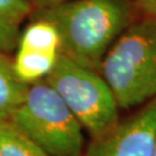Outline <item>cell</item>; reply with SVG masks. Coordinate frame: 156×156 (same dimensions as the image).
Wrapping results in <instances>:
<instances>
[{"label":"cell","mask_w":156,"mask_h":156,"mask_svg":"<svg viewBox=\"0 0 156 156\" xmlns=\"http://www.w3.org/2000/svg\"><path fill=\"white\" fill-rule=\"evenodd\" d=\"M0 156H50L9 120H0Z\"/></svg>","instance_id":"ba28073f"},{"label":"cell","mask_w":156,"mask_h":156,"mask_svg":"<svg viewBox=\"0 0 156 156\" xmlns=\"http://www.w3.org/2000/svg\"><path fill=\"white\" fill-rule=\"evenodd\" d=\"M153 156H156V138H155V142H154V149H153Z\"/></svg>","instance_id":"4fadbf2b"},{"label":"cell","mask_w":156,"mask_h":156,"mask_svg":"<svg viewBox=\"0 0 156 156\" xmlns=\"http://www.w3.org/2000/svg\"><path fill=\"white\" fill-rule=\"evenodd\" d=\"M28 86L21 82L8 55L0 52V120H8L24 98Z\"/></svg>","instance_id":"52a82bcc"},{"label":"cell","mask_w":156,"mask_h":156,"mask_svg":"<svg viewBox=\"0 0 156 156\" xmlns=\"http://www.w3.org/2000/svg\"><path fill=\"white\" fill-rule=\"evenodd\" d=\"M29 1L33 6L34 11H36V9H44V8L60 5V4L71 1V0H29Z\"/></svg>","instance_id":"7c38bea8"},{"label":"cell","mask_w":156,"mask_h":156,"mask_svg":"<svg viewBox=\"0 0 156 156\" xmlns=\"http://www.w3.org/2000/svg\"><path fill=\"white\" fill-rule=\"evenodd\" d=\"M45 81L60 95L91 139L105 133L119 122L117 101L98 71L60 53Z\"/></svg>","instance_id":"277c9868"},{"label":"cell","mask_w":156,"mask_h":156,"mask_svg":"<svg viewBox=\"0 0 156 156\" xmlns=\"http://www.w3.org/2000/svg\"><path fill=\"white\" fill-rule=\"evenodd\" d=\"M134 2L145 15L156 17V0H134Z\"/></svg>","instance_id":"8fae6325"},{"label":"cell","mask_w":156,"mask_h":156,"mask_svg":"<svg viewBox=\"0 0 156 156\" xmlns=\"http://www.w3.org/2000/svg\"><path fill=\"white\" fill-rule=\"evenodd\" d=\"M33 12L34 8L29 0H0V14L19 26Z\"/></svg>","instance_id":"30bf717a"},{"label":"cell","mask_w":156,"mask_h":156,"mask_svg":"<svg viewBox=\"0 0 156 156\" xmlns=\"http://www.w3.org/2000/svg\"><path fill=\"white\" fill-rule=\"evenodd\" d=\"M98 72L119 109L156 98V17L134 20L106 52Z\"/></svg>","instance_id":"7a4b0ae2"},{"label":"cell","mask_w":156,"mask_h":156,"mask_svg":"<svg viewBox=\"0 0 156 156\" xmlns=\"http://www.w3.org/2000/svg\"><path fill=\"white\" fill-rule=\"evenodd\" d=\"M62 53V38L52 22L43 17H31L20 33L12 59L13 71L24 84L45 80L56 66Z\"/></svg>","instance_id":"5b68a950"},{"label":"cell","mask_w":156,"mask_h":156,"mask_svg":"<svg viewBox=\"0 0 156 156\" xmlns=\"http://www.w3.org/2000/svg\"><path fill=\"white\" fill-rule=\"evenodd\" d=\"M134 0H71L36 9L31 16L52 22L62 38V53L98 71L106 52L134 21Z\"/></svg>","instance_id":"6da1fadb"},{"label":"cell","mask_w":156,"mask_h":156,"mask_svg":"<svg viewBox=\"0 0 156 156\" xmlns=\"http://www.w3.org/2000/svg\"><path fill=\"white\" fill-rule=\"evenodd\" d=\"M20 37V26L0 14V52L9 55L15 51Z\"/></svg>","instance_id":"9c48e42d"},{"label":"cell","mask_w":156,"mask_h":156,"mask_svg":"<svg viewBox=\"0 0 156 156\" xmlns=\"http://www.w3.org/2000/svg\"><path fill=\"white\" fill-rule=\"evenodd\" d=\"M156 138V98L133 116L119 120L91 139L83 156H153Z\"/></svg>","instance_id":"8992f818"},{"label":"cell","mask_w":156,"mask_h":156,"mask_svg":"<svg viewBox=\"0 0 156 156\" xmlns=\"http://www.w3.org/2000/svg\"><path fill=\"white\" fill-rule=\"evenodd\" d=\"M50 156H83V127L45 80L28 84L8 119Z\"/></svg>","instance_id":"3957f363"}]
</instances>
